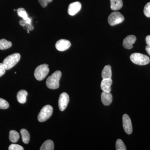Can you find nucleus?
I'll list each match as a JSON object with an SVG mask.
<instances>
[{
  "instance_id": "1",
  "label": "nucleus",
  "mask_w": 150,
  "mask_h": 150,
  "mask_svg": "<svg viewBox=\"0 0 150 150\" xmlns=\"http://www.w3.org/2000/svg\"><path fill=\"white\" fill-rule=\"evenodd\" d=\"M62 74L60 71L54 72L46 80V84L48 88L51 89H56L59 87V81L60 80Z\"/></svg>"
},
{
  "instance_id": "2",
  "label": "nucleus",
  "mask_w": 150,
  "mask_h": 150,
  "mask_svg": "<svg viewBox=\"0 0 150 150\" xmlns=\"http://www.w3.org/2000/svg\"><path fill=\"white\" fill-rule=\"evenodd\" d=\"M20 59V54L18 53H15L6 58L3 61V64L6 70H9L18 63Z\"/></svg>"
},
{
  "instance_id": "3",
  "label": "nucleus",
  "mask_w": 150,
  "mask_h": 150,
  "mask_svg": "<svg viewBox=\"0 0 150 150\" xmlns=\"http://www.w3.org/2000/svg\"><path fill=\"white\" fill-rule=\"evenodd\" d=\"M130 59L134 64L140 66L148 64L150 62V58L147 56L140 53H134L131 54Z\"/></svg>"
},
{
  "instance_id": "4",
  "label": "nucleus",
  "mask_w": 150,
  "mask_h": 150,
  "mask_svg": "<svg viewBox=\"0 0 150 150\" xmlns=\"http://www.w3.org/2000/svg\"><path fill=\"white\" fill-rule=\"evenodd\" d=\"M49 72L48 65L46 64L40 65L38 66L34 72V76L38 81L43 80Z\"/></svg>"
},
{
  "instance_id": "5",
  "label": "nucleus",
  "mask_w": 150,
  "mask_h": 150,
  "mask_svg": "<svg viewBox=\"0 0 150 150\" xmlns=\"http://www.w3.org/2000/svg\"><path fill=\"white\" fill-rule=\"evenodd\" d=\"M53 112V108L49 105H45L41 109L38 116V121L45 122L51 117Z\"/></svg>"
},
{
  "instance_id": "6",
  "label": "nucleus",
  "mask_w": 150,
  "mask_h": 150,
  "mask_svg": "<svg viewBox=\"0 0 150 150\" xmlns=\"http://www.w3.org/2000/svg\"><path fill=\"white\" fill-rule=\"evenodd\" d=\"M124 21V17L123 15L119 12H113L108 18V22L111 26L120 24Z\"/></svg>"
},
{
  "instance_id": "7",
  "label": "nucleus",
  "mask_w": 150,
  "mask_h": 150,
  "mask_svg": "<svg viewBox=\"0 0 150 150\" xmlns=\"http://www.w3.org/2000/svg\"><path fill=\"white\" fill-rule=\"evenodd\" d=\"M69 102V97L67 93L64 92L60 95L59 100V106L61 111L64 110Z\"/></svg>"
},
{
  "instance_id": "8",
  "label": "nucleus",
  "mask_w": 150,
  "mask_h": 150,
  "mask_svg": "<svg viewBox=\"0 0 150 150\" xmlns=\"http://www.w3.org/2000/svg\"><path fill=\"white\" fill-rule=\"evenodd\" d=\"M123 129L126 134L130 135L133 132V127L131 118L127 114H125L123 116Z\"/></svg>"
},
{
  "instance_id": "9",
  "label": "nucleus",
  "mask_w": 150,
  "mask_h": 150,
  "mask_svg": "<svg viewBox=\"0 0 150 150\" xmlns=\"http://www.w3.org/2000/svg\"><path fill=\"white\" fill-rule=\"evenodd\" d=\"M137 37L135 35H128L123 40V46L124 48L127 49H131L133 48V44L136 42Z\"/></svg>"
},
{
  "instance_id": "10",
  "label": "nucleus",
  "mask_w": 150,
  "mask_h": 150,
  "mask_svg": "<svg viewBox=\"0 0 150 150\" xmlns=\"http://www.w3.org/2000/svg\"><path fill=\"white\" fill-rule=\"evenodd\" d=\"M71 46V43L69 40L66 39H61L56 43V47L58 51H64L67 50Z\"/></svg>"
},
{
  "instance_id": "11",
  "label": "nucleus",
  "mask_w": 150,
  "mask_h": 150,
  "mask_svg": "<svg viewBox=\"0 0 150 150\" xmlns=\"http://www.w3.org/2000/svg\"><path fill=\"white\" fill-rule=\"evenodd\" d=\"M81 8V4L79 2H75L71 3L69 5L68 8V13L70 15L74 16L80 11Z\"/></svg>"
},
{
  "instance_id": "12",
  "label": "nucleus",
  "mask_w": 150,
  "mask_h": 150,
  "mask_svg": "<svg viewBox=\"0 0 150 150\" xmlns=\"http://www.w3.org/2000/svg\"><path fill=\"white\" fill-rule=\"evenodd\" d=\"M101 101L103 104L105 105H109L112 102V97L110 92L103 91L101 93Z\"/></svg>"
},
{
  "instance_id": "13",
  "label": "nucleus",
  "mask_w": 150,
  "mask_h": 150,
  "mask_svg": "<svg viewBox=\"0 0 150 150\" xmlns=\"http://www.w3.org/2000/svg\"><path fill=\"white\" fill-rule=\"evenodd\" d=\"M112 83V80L111 79H103L100 84V87L103 91L110 92Z\"/></svg>"
},
{
  "instance_id": "14",
  "label": "nucleus",
  "mask_w": 150,
  "mask_h": 150,
  "mask_svg": "<svg viewBox=\"0 0 150 150\" xmlns=\"http://www.w3.org/2000/svg\"><path fill=\"white\" fill-rule=\"evenodd\" d=\"M18 14L20 17L23 19V20L26 22V24H30L31 23L32 18L31 17H28V16L26 11L25 9L21 8H19L17 10Z\"/></svg>"
},
{
  "instance_id": "15",
  "label": "nucleus",
  "mask_w": 150,
  "mask_h": 150,
  "mask_svg": "<svg viewBox=\"0 0 150 150\" xmlns=\"http://www.w3.org/2000/svg\"><path fill=\"white\" fill-rule=\"evenodd\" d=\"M28 95L27 92L25 90H22L18 93L17 98L19 103L23 104L26 101V97Z\"/></svg>"
},
{
  "instance_id": "16",
  "label": "nucleus",
  "mask_w": 150,
  "mask_h": 150,
  "mask_svg": "<svg viewBox=\"0 0 150 150\" xmlns=\"http://www.w3.org/2000/svg\"><path fill=\"white\" fill-rule=\"evenodd\" d=\"M110 8L113 11H117L122 8L123 5L122 0H110Z\"/></svg>"
},
{
  "instance_id": "17",
  "label": "nucleus",
  "mask_w": 150,
  "mask_h": 150,
  "mask_svg": "<svg viewBox=\"0 0 150 150\" xmlns=\"http://www.w3.org/2000/svg\"><path fill=\"white\" fill-rule=\"evenodd\" d=\"M101 75L103 79H111L112 76V71L110 66L107 65L104 67L103 70Z\"/></svg>"
},
{
  "instance_id": "18",
  "label": "nucleus",
  "mask_w": 150,
  "mask_h": 150,
  "mask_svg": "<svg viewBox=\"0 0 150 150\" xmlns=\"http://www.w3.org/2000/svg\"><path fill=\"white\" fill-rule=\"evenodd\" d=\"M54 143L52 140H48L44 142L41 147L40 150H54Z\"/></svg>"
},
{
  "instance_id": "19",
  "label": "nucleus",
  "mask_w": 150,
  "mask_h": 150,
  "mask_svg": "<svg viewBox=\"0 0 150 150\" xmlns=\"http://www.w3.org/2000/svg\"><path fill=\"white\" fill-rule=\"evenodd\" d=\"M22 137L23 142L25 144H28L29 143L30 136L29 132L25 129H22L20 131Z\"/></svg>"
},
{
  "instance_id": "20",
  "label": "nucleus",
  "mask_w": 150,
  "mask_h": 150,
  "mask_svg": "<svg viewBox=\"0 0 150 150\" xmlns=\"http://www.w3.org/2000/svg\"><path fill=\"white\" fill-rule=\"evenodd\" d=\"M20 135L18 132L14 130H11L9 132V140L11 142L15 143L19 139Z\"/></svg>"
},
{
  "instance_id": "21",
  "label": "nucleus",
  "mask_w": 150,
  "mask_h": 150,
  "mask_svg": "<svg viewBox=\"0 0 150 150\" xmlns=\"http://www.w3.org/2000/svg\"><path fill=\"white\" fill-rule=\"evenodd\" d=\"M12 43L5 39L0 40V50H4L11 48Z\"/></svg>"
},
{
  "instance_id": "22",
  "label": "nucleus",
  "mask_w": 150,
  "mask_h": 150,
  "mask_svg": "<svg viewBox=\"0 0 150 150\" xmlns=\"http://www.w3.org/2000/svg\"><path fill=\"white\" fill-rule=\"evenodd\" d=\"M115 147L117 150H126L127 149L123 141L120 139H118L116 141Z\"/></svg>"
},
{
  "instance_id": "23",
  "label": "nucleus",
  "mask_w": 150,
  "mask_h": 150,
  "mask_svg": "<svg viewBox=\"0 0 150 150\" xmlns=\"http://www.w3.org/2000/svg\"><path fill=\"white\" fill-rule=\"evenodd\" d=\"M9 106L8 103L3 98H0V109H7Z\"/></svg>"
},
{
  "instance_id": "24",
  "label": "nucleus",
  "mask_w": 150,
  "mask_h": 150,
  "mask_svg": "<svg viewBox=\"0 0 150 150\" xmlns=\"http://www.w3.org/2000/svg\"><path fill=\"white\" fill-rule=\"evenodd\" d=\"M144 13L146 16L150 18V2L147 3L144 8Z\"/></svg>"
},
{
  "instance_id": "25",
  "label": "nucleus",
  "mask_w": 150,
  "mask_h": 150,
  "mask_svg": "<svg viewBox=\"0 0 150 150\" xmlns=\"http://www.w3.org/2000/svg\"><path fill=\"white\" fill-rule=\"evenodd\" d=\"M9 150H23L24 149L22 146L16 144H12L9 146Z\"/></svg>"
},
{
  "instance_id": "26",
  "label": "nucleus",
  "mask_w": 150,
  "mask_h": 150,
  "mask_svg": "<svg viewBox=\"0 0 150 150\" xmlns=\"http://www.w3.org/2000/svg\"><path fill=\"white\" fill-rule=\"evenodd\" d=\"M53 0H38V2L40 3L41 6L43 8L47 6L48 3L51 2Z\"/></svg>"
},
{
  "instance_id": "27",
  "label": "nucleus",
  "mask_w": 150,
  "mask_h": 150,
  "mask_svg": "<svg viewBox=\"0 0 150 150\" xmlns=\"http://www.w3.org/2000/svg\"><path fill=\"white\" fill-rule=\"evenodd\" d=\"M6 70L3 63H0V77L4 74L6 72Z\"/></svg>"
},
{
  "instance_id": "28",
  "label": "nucleus",
  "mask_w": 150,
  "mask_h": 150,
  "mask_svg": "<svg viewBox=\"0 0 150 150\" xmlns=\"http://www.w3.org/2000/svg\"><path fill=\"white\" fill-rule=\"evenodd\" d=\"M146 43L147 45L150 46V35H148L146 38Z\"/></svg>"
},
{
  "instance_id": "29",
  "label": "nucleus",
  "mask_w": 150,
  "mask_h": 150,
  "mask_svg": "<svg viewBox=\"0 0 150 150\" xmlns=\"http://www.w3.org/2000/svg\"><path fill=\"white\" fill-rule=\"evenodd\" d=\"M19 23L21 26H25V25L26 24V22H25V21L24 20L20 21H19Z\"/></svg>"
},
{
  "instance_id": "30",
  "label": "nucleus",
  "mask_w": 150,
  "mask_h": 150,
  "mask_svg": "<svg viewBox=\"0 0 150 150\" xmlns=\"http://www.w3.org/2000/svg\"><path fill=\"white\" fill-rule=\"evenodd\" d=\"M146 50L148 54L150 55V46L149 45H147L146 47Z\"/></svg>"
},
{
  "instance_id": "31",
  "label": "nucleus",
  "mask_w": 150,
  "mask_h": 150,
  "mask_svg": "<svg viewBox=\"0 0 150 150\" xmlns=\"http://www.w3.org/2000/svg\"><path fill=\"white\" fill-rule=\"evenodd\" d=\"M28 25V30H31L33 29V27L31 23L30 24H27Z\"/></svg>"
}]
</instances>
